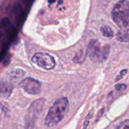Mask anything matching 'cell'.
<instances>
[{"instance_id":"cell-1","label":"cell","mask_w":129,"mask_h":129,"mask_svg":"<svg viewBox=\"0 0 129 129\" xmlns=\"http://www.w3.org/2000/svg\"><path fill=\"white\" fill-rule=\"evenodd\" d=\"M69 101L66 97L58 98L49 108L45 118V125L52 127L60 123L68 112Z\"/></svg>"},{"instance_id":"cell-2","label":"cell","mask_w":129,"mask_h":129,"mask_svg":"<svg viewBox=\"0 0 129 129\" xmlns=\"http://www.w3.org/2000/svg\"><path fill=\"white\" fill-rule=\"evenodd\" d=\"M112 17L122 30L129 31V1L117 2L112 11Z\"/></svg>"},{"instance_id":"cell-3","label":"cell","mask_w":129,"mask_h":129,"mask_svg":"<svg viewBox=\"0 0 129 129\" xmlns=\"http://www.w3.org/2000/svg\"><path fill=\"white\" fill-rule=\"evenodd\" d=\"M110 46L105 45L101 47L98 40L91 39L88 45L86 53L93 62L96 63H102L106 61L109 56Z\"/></svg>"},{"instance_id":"cell-4","label":"cell","mask_w":129,"mask_h":129,"mask_svg":"<svg viewBox=\"0 0 129 129\" xmlns=\"http://www.w3.org/2000/svg\"><path fill=\"white\" fill-rule=\"evenodd\" d=\"M45 103V100L41 98L32 102L25 117V129H35V123L42 113Z\"/></svg>"},{"instance_id":"cell-5","label":"cell","mask_w":129,"mask_h":129,"mask_svg":"<svg viewBox=\"0 0 129 129\" xmlns=\"http://www.w3.org/2000/svg\"><path fill=\"white\" fill-rule=\"evenodd\" d=\"M34 63L45 70H50L55 66V61L54 57L47 53H35L31 58Z\"/></svg>"},{"instance_id":"cell-6","label":"cell","mask_w":129,"mask_h":129,"mask_svg":"<svg viewBox=\"0 0 129 129\" xmlns=\"http://www.w3.org/2000/svg\"><path fill=\"white\" fill-rule=\"evenodd\" d=\"M21 88L30 94H37L40 93L41 83L32 78H26L23 79L20 83Z\"/></svg>"},{"instance_id":"cell-7","label":"cell","mask_w":129,"mask_h":129,"mask_svg":"<svg viewBox=\"0 0 129 129\" xmlns=\"http://www.w3.org/2000/svg\"><path fill=\"white\" fill-rule=\"evenodd\" d=\"M13 89V85L7 81H2L1 84V95L5 98H8L11 95Z\"/></svg>"},{"instance_id":"cell-8","label":"cell","mask_w":129,"mask_h":129,"mask_svg":"<svg viewBox=\"0 0 129 129\" xmlns=\"http://www.w3.org/2000/svg\"><path fill=\"white\" fill-rule=\"evenodd\" d=\"M87 53L84 50H80L75 54L74 57H73V62L75 64H83L86 60Z\"/></svg>"},{"instance_id":"cell-9","label":"cell","mask_w":129,"mask_h":129,"mask_svg":"<svg viewBox=\"0 0 129 129\" xmlns=\"http://www.w3.org/2000/svg\"><path fill=\"white\" fill-rule=\"evenodd\" d=\"M117 39L121 42H127L129 41V32L127 30H119L117 34Z\"/></svg>"},{"instance_id":"cell-10","label":"cell","mask_w":129,"mask_h":129,"mask_svg":"<svg viewBox=\"0 0 129 129\" xmlns=\"http://www.w3.org/2000/svg\"><path fill=\"white\" fill-rule=\"evenodd\" d=\"M102 35L105 37H112L113 36V31L110 26L105 25L102 26L100 28Z\"/></svg>"},{"instance_id":"cell-11","label":"cell","mask_w":129,"mask_h":129,"mask_svg":"<svg viewBox=\"0 0 129 129\" xmlns=\"http://www.w3.org/2000/svg\"><path fill=\"white\" fill-rule=\"evenodd\" d=\"M10 73V77H13V78H19V77L23 76V75L25 74V72L23 70L20 69H13L10 70L9 71Z\"/></svg>"},{"instance_id":"cell-12","label":"cell","mask_w":129,"mask_h":129,"mask_svg":"<svg viewBox=\"0 0 129 129\" xmlns=\"http://www.w3.org/2000/svg\"><path fill=\"white\" fill-rule=\"evenodd\" d=\"M117 129H129V119L123 120L117 125Z\"/></svg>"},{"instance_id":"cell-13","label":"cell","mask_w":129,"mask_h":129,"mask_svg":"<svg viewBox=\"0 0 129 129\" xmlns=\"http://www.w3.org/2000/svg\"><path fill=\"white\" fill-rule=\"evenodd\" d=\"M92 115H93V112L91 111V112H89V114H88V116H87L86 119L85 121H84V124H83V129H86L87 128V127H88V124H89V119L91 118Z\"/></svg>"},{"instance_id":"cell-14","label":"cell","mask_w":129,"mask_h":129,"mask_svg":"<svg viewBox=\"0 0 129 129\" xmlns=\"http://www.w3.org/2000/svg\"><path fill=\"white\" fill-rule=\"evenodd\" d=\"M127 88V85L125 84H118L115 86V89L118 91H123Z\"/></svg>"},{"instance_id":"cell-15","label":"cell","mask_w":129,"mask_h":129,"mask_svg":"<svg viewBox=\"0 0 129 129\" xmlns=\"http://www.w3.org/2000/svg\"><path fill=\"white\" fill-rule=\"evenodd\" d=\"M127 73V69H123V70L121 71L120 73V75H121L122 76H124Z\"/></svg>"}]
</instances>
